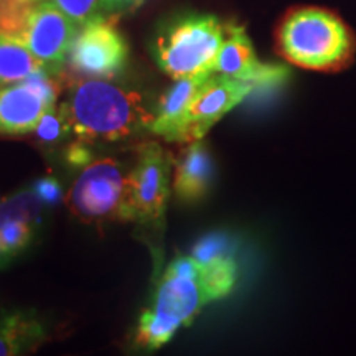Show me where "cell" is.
I'll return each mask as SVG.
<instances>
[{"label":"cell","instance_id":"cell-1","mask_svg":"<svg viewBox=\"0 0 356 356\" xmlns=\"http://www.w3.org/2000/svg\"><path fill=\"white\" fill-rule=\"evenodd\" d=\"M236 274L238 269L231 256L208 262L191 254L177 256L159 280L152 307L140 315L136 343L145 350L162 348L204 307L233 291Z\"/></svg>","mask_w":356,"mask_h":356},{"label":"cell","instance_id":"cell-2","mask_svg":"<svg viewBox=\"0 0 356 356\" xmlns=\"http://www.w3.org/2000/svg\"><path fill=\"white\" fill-rule=\"evenodd\" d=\"M73 132L89 144H115L149 131L154 114L144 96L111 79L83 78L66 101Z\"/></svg>","mask_w":356,"mask_h":356},{"label":"cell","instance_id":"cell-3","mask_svg":"<svg viewBox=\"0 0 356 356\" xmlns=\"http://www.w3.org/2000/svg\"><path fill=\"white\" fill-rule=\"evenodd\" d=\"M277 48L289 63L314 71H337L350 63L355 38L332 12L317 7L289 12L277 29Z\"/></svg>","mask_w":356,"mask_h":356},{"label":"cell","instance_id":"cell-4","mask_svg":"<svg viewBox=\"0 0 356 356\" xmlns=\"http://www.w3.org/2000/svg\"><path fill=\"white\" fill-rule=\"evenodd\" d=\"M226 35L215 15L191 13L167 24L154 43L159 68L172 79L213 74Z\"/></svg>","mask_w":356,"mask_h":356},{"label":"cell","instance_id":"cell-5","mask_svg":"<svg viewBox=\"0 0 356 356\" xmlns=\"http://www.w3.org/2000/svg\"><path fill=\"white\" fill-rule=\"evenodd\" d=\"M173 160L159 142H144L127 173L126 193L119 220L154 225L163 218L170 193Z\"/></svg>","mask_w":356,"mask_h":356},{"label":"cell","instance_id":"cell-6","mask_svg":"<svg viewBox=\"0 0 356 356\" xmlns=\"http://www.w3.org/2000/svg\"><path fill=\"white\" fill-rule=\"evenodd\" d=\"M127 173L124 163L114 157L95 159L88 163L66 195L71 215L84 222L119 220Z\"/></svg>","mask_w":356,"mask_h":356},{"label":"cell","instance_id":"cell-7","mask_svg":"<svg viewBox=\"0 0 356 356\" xmlns=\"http://www.w3.org/2000/svg\"><path fill=\"white\" fill-rule=\"evenodd\" d=\"M129 47L113 19L89 22L79 26L71 43L68 63L78 79H113L126 70Z\"/></svg>","mask_w":356,"mask_h":356},{"label":"cell","instance_id":"cell-8","mask_svg":"<svg viewBox=\"0 0 356 356\" xmlns=\"http://www.w3.org/2000/svg\"><path fill=\"white\" fill-rule=\"evenodd\" d=\"M58 84L48 71H38L24 81L0 88V134L25 136L56 106Z\"/></svg>","mask_w":356,"mask_h":356},{"label":"cell","instance_id":"cell-9","mask_svg":"<svg viewBox=\"0 0 356 356\" xmlns=\"http://www.w3.org/2000/svg\"><path fill=\"white\" fill-rule=\"evenodd\" d=\"M79 25L61 12L51 0L35 3L20 42L33 53L43 68L53 76L63 71Z\"/></svg>","mask_w":356,"mask_h":356},{"label":"cell","instance_id":"cell-10","mask_svg":"<svg viewBox=\"0 0 356 356\" xmlns=\"http://www.w3.org/2000/svg\"><path fill=\"white\" fill-rule=\"evenodd\" d=\"M254 89L256 86L251 83L213 73L191 101L178 142L188 144L202 140L218 121L241 104Z\"/></svg>","mask_w":356,"mask_h":356},{"label":"cell","instance_id":"cell-11","mask_svg":"<svg viewBox=\"0 0 356 356\" xmlns=\"http://www.w3.org/2000/svg\"><path fill=\"white\" fill-rule=\"evenodd\" d=\"M215 73L254 84L270 86L287 78V68L279 65L261 63L254 47L241 25L226 24V35L218 53Z\"/></svg>","mask_w":356,"mask_h":356},{"label":"cell","instance_id":"cell-12","mask_svg":"<svg viewBox=\"0 0 356 356\" xmlns=\"http://www.w3.org/2000/svg\"><path fill=\"white\" fill-rule=\"evenodd\" d=\"M42 207L44 204L32 188L17 191L0 202V270L32 244Z\"/></svg>","mask_w":356,"mask_h":356},{"label":"cell","instance_id":"cell-13","mask_svg":"<svg viewBox=\"0 0 356 356\" xmlns=\"http://www.w3.org/2000/svg\"><path fill=\"white\" fill-rule=\"evenodd\" d=\"M210 76L211 74H198L175 79V83L160 96L155 104L149 131L167 142L180 140L186 111Z\"/></svg>","mask_w":356,"mask_h":356},{"label":"cell","instance_id":"cell-14","mask_svg":"<svg viewBox=\"0 0 356 356\" xmlns=\"http://www.w3.org/2000/svg\"><path fill=\"white\" fill-rule=\"evenodd\" d=\"M215 178V163L207 144L188 142L173 160V191L185 203H197L207 197Z\"/></svg>","mask_w":356,"mask_h":356},{"label":"cell","instance_id":"cell-15","mask_svg":"<svg viewBox=\"0 0 356 356\" xmlns=\"http://www.w3.org/2000/svg\"><path fill=\"white\" fill-rule=\"evenodd\" d=\"M47 338V327L35 310H0V356L32 353Z\"/></svg>","mask_w":356,"mask_h":356},{"label":"cell","instance_id":"cell-16","mask_svg":"<svg viewBox=\"0 0 356 356\" xmlns=\"http://www.w3.org/2000/svg\"><path fill=\"white\" fill-rule=\"evenodd\" d=\"M43 70V65L24 43L19 40L0 37V86L24 81Z\"/></svg>","mask_w":356,"mask_h":356},{"label":"cell","instance_id":"cell-17","mask_svg":"<svg viewBox=\"0 0 356 356\" xmlns=\"http://www.w3.org/2000/svg\"><path fill=\"white\" fill-rule=\"evenodd\" d=\"M51 2L79 26L95 20L113 19L115 13L127 8L122 0H51Z\"/></svg>","mask_w":356,"mask_h":356},{"label":"cell","instance_id":"cell-18","mask_svg":"<svg viewBox=\"0 0 356 356\" xmlns=\"http://www.w3.org/2000/svg\"><path fill=\"white\" fill-rule=\"evenodd\" d=\"M33 134L38 144H42L44 147L61 144V142L68 139L71 134H74L66 102H63L60 108L55 106V108L48 111V113L42 118V121L38 122V126L33 131Z\"/></svg>","mask_w":356,"mask_h":356},{"label":"cell","instance_id":"cell-19","mask_svg":"<svg viewBox=\"0 0 356 356\" xmlns=\"http://www.w3.org/2000/svg\"><path fill=\"white\" fill-rule=\"evenodd\" d=\"M33 7L29 0H0V37L20 42Z\"/></svg>","mask_w":356,"mask_h":356},{"label":"cell","instance_id":"cell-20","mask_svg":"<svg viewBox=\"0 0 356 356\" xmlns=\"http://www.w3.org/2000/svg\"><path fill=\"white\" fill-rule=\"evenodd\" d=\"M228 244H226V239L222 236L218 234H210L204 236L203 239L195 244L193 251H191V256L197 257L198 261L208 262L213 259H220V257H226L228 254Z\"/></svg>","mask_w":356,"mask_h":356},{"label":"cell","instance_id":"cell-21","mask_svg":"<svg viewBox=\"0 0 356 356\" xmlns=\"http://www.w3.org/2000/svg\"><path fill=\"white\" fill-rule=\"evenodd\" d=\"M32 190L35 191V195L42 200L44 207H55V204L60 203L61 198H63V188H61V184L55 177L38 178V180L32 185Z\"/></svg>","mask_w":356,"mask_h":356},{"label":"cell","instance_id":"cell-22","mask_svg":"<svg viewBox=\"0 0 356 356\" xmlns=\"http://www.w3.org/2000/svg\"><path fill=\"white\" fill-rule=\"evenodd\" d=\"M95 159L96 157L92 154V144H89L86 140L76 139L65 149V160L70 167L84 168Z\"/></svg>","mask_w":356,"mask_h":356},{"label":"cell","instance_id":"cell-23","mask_svg":"<svg viewBox=\"0 0 356 356\" xmlns=\"http://www.w3.org/2000/svg\"><path fill=\"white\" fill-rule=\"evenodd\" d=\"M124 3H126V7H132V6H137V3H140L142 0H122Z\"/></svg>","mask_w":356,"mask_h":356},{"label":"cell","instance_id":"cell-24","mask_svg":"<svg viewBox=\"0 0 356 356\" xmlns=\"http://www.w3.org/2000/svg\"><path fill=\"white\" fill-rule=\"evenodd\" d=\"M29 2H35V3H37V2H42V0H29Z\"/></svg>","mask_w":356,"mask_h":356}]
</instances>
